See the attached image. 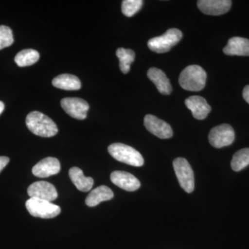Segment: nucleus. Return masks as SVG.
<instances>
[{"mask_svg":"<svg viewBox=\"0 0 249 249\" xmlns=\"http://www.w3.org/2000/svg\"><path fill=\"white\" fill-rule=\"evenodd\" d=\"M230 0H199L197 6L201 12L210 16L225 14L231 7Z\"/></svg>","mask_w":249,"mask_h":249,"instance_id":"11","label":"nucleus"},{"mask_svg":"<svg viewBox=\"0 0 249 249\" xmlns=\"http://www.w3.org/2000/svg\"><path fill=\"white\" fill-rule=\"evenodd\" d=\"M109 155L116 160L135 167H141L144 164V160L140 152L133 147L124 144L113 143L108 147Z\"/></svg>","mask_w":249,"mask_h":249,"instance_id":"3","label":"nucleus"},{"mask_svg":"<svg viewBox=\"0 0 249 249\" xmlns=\"http://www.w3.org/2000/svg\"><path fill=\"white\" fill-rule=\"evenodd\" d=\"M249 165V148H244L236 152L231 160L232 169L241 171Z\"/></svg>","mask_w":249,"mask_h":249,"instance_id":"22","label":"nucleus"},{"mask_svg":"<svg viewBox=\"0 0 249 249\" xmlns=\"http://www.w3.org/2000/svg\"><path fill=\"white\" fill-rule=\"evenodd\" d=\"M52 85L58 89L76 91L81 88V83L78 77L71 74L59 75L52 80Z\"/></svg>","mask_w":249,"mask_h":249,"instance_id":"19","label":"nucleus"},{"mask_svg":"<svg viewBox=\"0 0 249 249\" xmlns=\"http://www.w3.org/2000/svg\"><path fill=\"white\" fill-rule=\"evenodd\" d=\"M182 33L178 29H170L163 35L150 39L147 42L149 49L158 53H166L182 38Z\"/></svg>","mask_w":249,"mask_h":249,"instance_id":"4","label":"nucleus"},{"mask_svg":"<svg viewBox=\"0 0 249 249\" xmlns=\"http://www.w3.org/2000/svg\"><path fill=\"white\" fill-rule=\"evenodd\" d=\"M40 54L34 49H24L15 57V62L20 67L31 66L39 60Z\"/></svg>","mask_w":249,"mask_h":249,"instance_id":"20","label":"nucleus"},{"mask_svg":"<svg viewBox=\"0 0 249 249\" xmlns=\"http://www.w3.org/2000/svg\"><path fill=\"white\" fill-rule=\"evenodd\" d=\"M62 107L73 119L84 120L88 116L89 106L85 100L78 98H65L62 100Z\"/></svg>","mask_w":249,"mask_h":249,"instance_id":"8","label":"nucleus"},{"mask_svg":"<svg viewBox=\"0 0 249 249\" xmlns=\"http://www.w3.org/2000/svg\"><path fill=\"white\" fill-rule=\"evenodd\" d=\"M9 157H0V173L2 171L6 165L9 163Z\"/></svg>","mask_w":249,"mask_h":249,"instance_id":"25","label":"nucleus"},{"mask_svg":"<svg viewBox=\"0 0 249 249\" xmlns=\"http://www.w3.org/2000/svg\"><path fill=\"white\" fill-rule=\"evenodd\" d=\"M147 77L157 87V89L163 95H169L172 92V85L164 72L160 69L150 68L147 71Z\"/></svg>","mask_w":249,"mask_h":249,"instance_id":"16","label":"nucleus"},{"mask_svg":"<svg viewBox=\"0 0 249 249\" xmlns=\"http://www.w3.org/2000/svg\"><path fill=\"white\" fill-rule=\"evenodd\" d=\"M173 168L180 186L186 193H191L195 189V177L188 160L181 157L175 159Z\"/></svg>","mask_w":249,"mask_h":249,"instance_id":"6","label":"nucleus"},{"mask_svg":"<svg viewBox=\"0 0 249 249\" xmlns=\"http://www.w3.org/2000/svg\"><path fill=\"white\" fill-rule=\"evenodd\" d=\"M243 98L249 104V85H247L243 90Z\"/></svg>","mask_w":249,"mask_h":249,"instance_id":"26","label":"nucleus"},{"mask_svg":"<svg viewBox=\"0 0 249 249\" xmlns=\"http://www.w3.org/2000/svg\"><path fill=\"white\" fill-rule=\"evenodd\" d=\"M209 140L211 145L216 148L229 146L235 140V132L230 124H220L211 129Z\"/></svg>","mask_w":249,"mask_h":249,"instance_id":"7","label":"nucleus"},{"mask_svg":"<svg viewBox=\"0 0 249 249\" xmlns=\"http://www.w3.org/2000/svg\"><path fill=\"white\" fill-rule=\"evenodd\" d=\"M114 197V193L106 186H101L90 192L85 199L87 206L94 207L102 201L110 200Z\"/></svg>","mask_w":249,"mask_h":249,"instance_id":"17","label":"nucleus"},{"mask_svg":"<svg viewBox=\"0 0 249 249\" xmlns=\"http://www.w3.org/2000/svg\"><path fill=\"white\" fill-rule=\"evenodd\" d=\"M28 195L31 198L53 201L58 197V193L55 186L47 181H37L28 188Z\"/></svg>","mask_w":249,"mask_h":249,"instance_id":"9","label":"nucleus"},{"mask_svg":"<svg viewBox=\"0 0 249 249\" xmlns=\"http://www.w3.org/2000/svg\"><path fill=\"white\" fill-rule=\"evenodd\" d=\"M26 124L32 133L41 137H52L58 132L56 124L40 111L29 113L26 119Z\"/></svg>","mask_w":249,"mask_h":249,"instance_id":"1","label":"nucleus"},{"mask_svg":"<svg viewBox=\"0 0 249 249\" xmlns=\"http://www.w3.org/2000/svg\"><path fill=\"white\" fill-rule=\"evenodd\" d=\"M14 42V35L11 29L6 26H0V50L12 45Z\"/></svg>","mask_w":249,"mask_h":249,"instance_id":"24","label":"nucleus"},{"mask_svg":"<svg viewBox=\"0 0 249 249\" xmlns=\"http://www.w3.org/2000/svg\"><path fill=\"white\" fill-rule=\"evenodd\" d=\"M206 72L199 65L187 67L181 72L178 83L183 89L190 91H199L206 85Z\"/></svg>","mask_w":249,"mask_h":249,"instance_id":"2","label":"nucleus"},{"mask_svg":"<svg viewBox=\"0 0 249 249\" xmlns=\"http://www.w3.org/2000/svg\"><path fill=\"white\" fill-rule=\"evenodd\" d=\"M60 171V163L56 158L47 157L33 168L32 173L37 178H46L57 175Z\"/></svg>","mask_w":249,"mask_h":249,"instance_id":"13","label":"nucleus"},{"mask_svg":"<svg viewBox=\"0 0 249 249\" xmlns=\"http://www.w3.org/2000/svg\"><path fill=\"white\" fill-rule=\"evenodd\" d=\"M144 124L150 133L159 138L165 139L173 137V129L170 124L157 116L147 114L144 118Z\"/></svg>","mask_w":249,"mask_h":249,"instance_id":"10","label":"nucleus"},{"mask_svg":"<svg viewBox=\"0 0 249 249\" xmlns=\"http://www.w3.org/2000/svg\"><path fill=\"white\" fill-rule=\"evenodd\" d=\"M223 52L228 55L249 56V40L241 37H234L228 42Z\"/></svg>","mask_w":249,"mask_h":249,"instance_id":"15","label":"nucleus"},{"mask_svg":"<svg viewBox=\"0 0 249 249\" xmlns=\"http://www.w3.org/2000/svg\"><path fill=\"white\" fill-rule=\"evenodd\" d=\"M116 56L119 59V67L122 73H128L130 70L131 64L135 58V53L132 49L119 48L116 52Z\"/></svg>","mask_w":249,"mask_h":249,"instance_id":"21","label":"nucleus"},{"mask_svg":"<svg viewBox=\"0 0 249 249\" xmlns=\"http://www.w3.org/2000/svg\"><path fill=\"white\" fill-rule=\"evenodd\" d=\"M111 182L124 191L133 192L141 186L140 181L132 174L124 171H114L111 174Z\"/></svg>","mask_w":249,"mask_h":249,"instance_id":"12","label":"nucleus"},{"mask_svg":"<svg viewBox=\"0 0 249 249\" xmlns=\"http://www.w3.org/2000/svg\"><path fill=\"white\" fill-rule=\"evenodd\" d=\"M4 110V103L0 101V115H1V113L3 112V111Z\"/></svg>","mask_w":249,"mask_h":249,"instance_id":"27","label":"nucleus"},{"mask_svg":"<svg viewBox=\"0 0 249 249\" xmlns=\"http://www.w3.org/2000/svg\"><path fill=\"white\" fill-rule=\"evenodd\" d=\"M26 208L31 215L36 217L50 219L58 216L61 209L50 201L30 198L26 202Z\"/></svg>","mask_w":249,"mask_h":249,"instance_id":"5","label":"nucleus"},{"mask_svg":"<svg viewBox=\"0 0 249 249\" xmlns=\"http://www.w3.org/2000/svg\"><path fill=\"white\" fill-rule=\"evenodd\" d=\"M69 175L72 182L78 191L89 192L93 186V179L91 178L85 177L83 172L77 167H73L69 172Z\"/></svg>","mask_w":249,"mask_h":249,"instance_id":"18","label":"nucleus"},{"mask_svg":"<svg viewBox=\"0 0 249 249\" xmlns=\"http://www.w3.org/2000/svg\"><path fill=\"white\" fill-rule=\"evenodd\" d=\"M186 107L192 111L193 117L197 120H203L211 112V106L204 98L199 96H193L185 101Z\"/></svg>","mask_w":249,"mask_h":249,"instance_id":"14","label":"nucleus"},{"mask_svg":"<svg viewBox=\"0 0 249 249\" xmlns=\"http://www.w3.org/2000/svg\"><path fill=\"white\" fill-rule=\"evenodd\" d=\"M143 1L142 0H124L123 1V14L127 17H132L142 9Z\"/></svg>","mask_w":249,"mask_h":249,"instance_id":"23","label":"nucleus"}]
</instances>
